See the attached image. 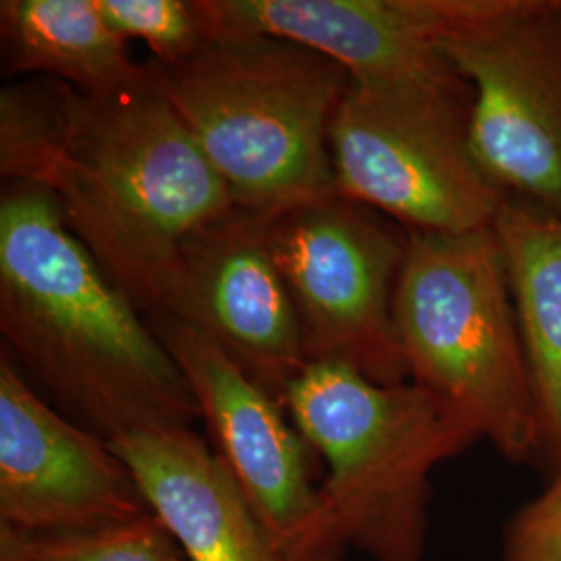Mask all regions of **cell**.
<instances>
[{
  "label": "cell",
  "mask_w": 561,
  "mask_h": 561,
  "mask_svg": "<svg viewBox=\"0 0 561 561\" xmlns=\"http://www.w3.org/2000/svg\"><path fill=\"white\" fill-rule=\"evenodd\" d=\"M210 38L273 36L329 57L360 81L456 83L443 42L502 0H201Z\"/></svg>",
  "instance_id": "11"
},
{
  "label": "cell",
  "mask_w": 561,
  "mask_h": 561,
  "mask_svg": "<svg viewBox=\"0 0 561 561\" xmlns=\"http://www.w3.org/2000/svg\"><path fill=\"white\" fill-rule=\"evenodd\" d=\"M180 364L201 419L231 479L287 561H341L347 545L312 470L314 449L283 401L245 375L194 327L150 322Z\"/></svg>",
  "instance_id": "9"
},
{
  "label": "cell",
  "mask_w": 561,
  "mask_h": 561,
  "mask_svg": "<svg viewBox=\"0 0 561 561\" xmlns=\"http://www.w3.org/2000/svg\"><path fill=\"white\" fill-rule=\"evenodd\" d=\"M0 175L48 192L148 322L173 317L185 240L236 206L164 96L154 60L111 94L48 78L2 88Z\"/></svg>",
  "instance_id": "1"
},
{
  "label": "cell",
  "mask_w": 561,
  "mask_h": 561,
  "mask_svg": "<svg viewBox=\"0 0 561 561\" xmlns=\"http://www.w3.org/2000/svg\"><path fill=\"white\" fill-rule=\"evenodd\" d=\"M408 377L514 463L539 454L537 401L491 227L408 233L393 298Z\"/></svg>",
  "instance_id": "5"
},
{
  "label": "cell",
  "mask_w": 561,
  "mask_h": 561,
  "mask_svg": "<svg viewBox=\"0 0 561 561\" xmlns=\"http://www.w3.org/2000/svg\"><path fill=\"white\" fill-rule=\"evenodd\" d=\"M4 73L62 81L83 94H111L150 73L106 25L96 0H2Z\"/></svg>",
  "instance_id": "15"
},
{
  "label": "cell",
  "mask_w": 561,
  "mask_h": 561,
  "mask_svg": "<svg viewBox=\"0 0 561 561\" xmlns=\"http://www.w3.org/2000/svg\"><path fill=\"white\" fill-rule=\"evenodd\" d=\"M167 321L194 327L280 401L308 364L296 304L266 238V215L240 206L183 243Z\"/></svg>",
  "instance_id": "12"
},
{
  "label": "cell",
  "mask_w": 561,
  "mask_h": 561,
  "mask_svg": "<svg viewBox=\"0 0 561 561\" xmlns=\"http://www.w3.org/2000/svg\"><path fill=\"white\" fill-rule=\"evenodd\" d=\"M157 73L236 206L271 217L337 196L329 136L350 85L340 62L298 42L221 36Z\"/></svg>",
  "instance_id": "3"
},
{
  "label": "cell",
  "mask_w": 561,
  "mask_h": 561,
  "mask_svg": "<svg viewBox=\"0 0 561 561\" xmlns=\"http://www.w3.org/2000/svg\"><path fill=\"white\" fill-rule=\"evenodd\" d=\"M266 238L301 324L308 362H337L370 381H410L393 298L408 233L331 196L266 217Z\"/></svg>",
  "instance_id": "7"
},
{
  "label": "cell",
  "mask_w": 561,
  "mask_h": 561,
  "mask_svg": "<svg viewBox=\"0 0 561 561\" xmlns=\"http://www.w3.org/2000/svg\"><path fill=\"white\" fill-rule=\"evenodd\" d=\"M106 25L121 41H141L154 62L171 67L210 42L201 0H96Z\"/></svg>",
  "instance_id": "17"
},
{
  "label": "cell",
  "mask_w": 561,
  "mask_h": 561,
  "mask_svg": "<svg viewBox=\"0 0 561 561\" xmlns=\"http://www.w3.org/2000/svg\"><path fill=\"white\" fill-rule=\"evenodd\" d=\"M502 561H561V474L510 516Z\"/></svg>",
  "instance_id": "18"
},
{
  "label": "cell",
  "mask_w": 561,
  "mask_h": 561,
  "mask_svg": "<svg viewBox=\"0 0 561 561\" xmlns=\"http://www.w3.org/2000/svg\"><path fill=\"white\" fill-rule=\"evenodd\" d=\"M111 447L134 472L185 560L287 561L219 456L192 426L136 431Z\"/></svg>",
  "instance_id": "13"
},
{
  "label": "cell",
  "mask_w": 561,
  "mask_h": 561,
  "mask_svg": "<svg viewBox=\"0 0 561 561\" xmlns=\"http://www.w3.org/2000/svg\"><path fill=\"white\" fill-rule=\"evenodd\" d=\"M443 55L472 90L470 150L484 178L561 217V0H502Z\"/></svg>",
  "instance_id": "8"
},
{
  "label": "cell",
  "mask_w": 561,
  "mask_h": 561,
  "mask_svg": "<svg viewBox=\"0 0 561 561\" xmlns=\"http://www.w3.org/2000/svg\"><path fill=\"white\" fill-rule=\"evenodd\" d=\"M129 466L104 442L50 408L0 354V526L83 533L150 514Z\"/></svg>",
  "instance_id": "10"
},
{
  "label": "cell",
  "mask_w": 561,
  "mask_h": 561,
  "mask_svg": "<svg viewBox=\"0 0 561 561\" xmlns=\"http://www.w3.org/2000/svg\"><path fill=\"white\" fill-rule=\"evenodd\" d=\"M470 113L466 81L350 78L329 136L337 196L405 233L491 227L503 196L472 157Z\"/></svg>",
  "instance_id": "6"
},
{
  "label": "cell",
  "mask_w": 561,
  "mask_h": 561,
  "mask_svg": "<svg viewBox=\"0 0 561 561\" xmlns=\"http://www.w3.org/2000/svg\"><path fill=\"white\" fill-rule=\"evenodd\" d=\"M0 561H187L154 512L83 533H23L0 526Z\"/></svg>",
  "instance_id": "16"
},
{
  "label": "cell",
  "mask_w": 561,
  "mask_h": 561,
  "mask_svg": "<svg viewBox=\"0 0 561 561\" xmlns=\"http://www.w3.org/2000/svg\"><path fill=\"white\" fill-rule=\"evenodd\" d=\"M283 405L327 463L322 497L341 539L373 561H422L431 474L479 433L412 381L382 385L337 362H308Z\"/></svg>",
  "instance_id": "4"
},
{
  "label": "cell",
  "mask_w": 561,
  "mask_h": 561,
  "mask_svg": "<svg viewBox=\"0 0 561 561\" xmlns=\"http://www.w3.org/2000/svg\"><path fill=\"white\" fill-rule=\"evenodd\" d=\"M502 250L537 401L535 466L561 474V217L503 198L491 225Z\"/></svg>",
  "instance_id": "14"
},
{
  "label": "cell",
  "mask_w": 561,
  "mask_h": 561,
  "mask_svg": "<svg viewBox=\"0 0 561 561\" xmlns=\"http://www.w3.org/2000/svg\"><path fill=\"white\" fill-rule=\"evenodd\" d=\"M0 331L60 414L104 442L201 416L152 324L30 183L0 196Z\"/></svg>",
  "instance_id": "2"
}]
</instances>
